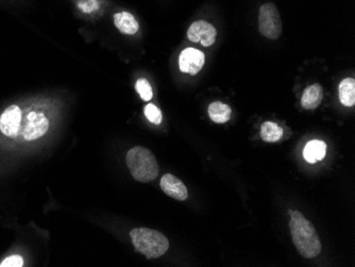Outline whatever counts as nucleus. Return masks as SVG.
<instances>
[{"label":"nucleus","instance_id":"39448f33","mask_svg":"<svg viewBox=\"0 0 355 267\" xmlns=\"http://www.w3.org/2000/svg\"><path fill=\"white\" fill-rule=\"evenodd\" d=\"M259 30L269 40H278L282 33V21L278 8L272 3H264L259 13Z\"/></svg>","mask_w":355,"mask_h":267},{"label":"nucleus","instance_id":"dca6fc26","mask_svg":"<svg viewBox=\"0 0 355 267\" xmlns=\"http://www.w3.org/2000/svg\"><path fill=\"white\" fill-rule=\"evenodd\" d=\"M135 89H137V93L139 94V96L144 101H149L153 98V89H151L150 83L145 78H141L137 81Z\"/></svg>","mask_w":355,"mask_h":267},{"label":"nucleus","instance_id":"4468645a","mask_svg":"<svg viewBox=\"0 0 355 267\" xmlns=\"http://www.w3.org/2000/svg\"><path fill=\"white\" fill-rule=\"evenodd\" d=\"M231 107L225 103L216 101L209 105V119H212L216 123H225L230 121L231 119Z\"/></svg>","mask_w":355,"mask_h":267},{"label":"nucleus","instance_id":"f03ea898","mask_svg":"<svg viewBox=\"0 0 355 267\" xmlns=\"http://www.w3.org/2000/svg\"><path fill=\"white\" fill-rule=\"evenodd\" d=\"M127 165L133 178L139 182H150L159 175V164L155 155L143 146H135L128 151Z\"/></svg>","mask_w":355,"mask_h":267},{"label":"nucleus","instance_id":"6e6552de","mask_svg":"<svg viewBox=\"0 0 355 267\" xmlns=\"http://www.w3.org/2000/svg\"><path fill=\"white\" fill-rule=\"evenodd\" d=\"M205 53L198 49H184L179 57V69L182 73L189 75H197L205 67Z\"/></svg>","mask_w":355,"mask_h":267},{"label":"nucleus","instance_id":"2eb2a0df","mask_svg":"<svg viewBox=\"0 0 355 267\" xmlns=\"http://www.w3.org/2000/svg\"><path fill=\"white\" fill-rule=\"evenodd\" d=\"M283 137V129L273 121H265L261 128V137L267 143H276Z\"/></svg>","mask_w":355,"mask_h":267},{"label":"nucleus","instance_id":"ddd939ff","mask_svg":"<svg viewBox=\"0 0 355 267\" xmlns=\"http://www.w3.org/2000/svg\"><path fill=\"white\" fill-rule=\"evenodd\" d=\"M340 101L345 107H353L355 105V80L353 78H346L338 87Z\"/></svg>","mask_w":355,"mask_h":267},{"label":"nucleus","instance_id":"f8f14e48","mask_svg":"<svg viewBox=\"0 0 355 267\" xmlns=\"http://www.w3.org/2000/svg\"><path fill=\"white\" fill-rule=\"evenodd\" d=\"M327 145L326 143L319 139H313L309 142L303 150V157L310 164L318 162L326 157Z\"/></svg>","mask_w":355,"mask_h":267},{"label":"nucleus","instance_id":"f3484780","mask_svg":"<svg viewBox=\"0 0 355 267\" xmlns=\"http://www.w3.org/2000/svg\"><path fill=\"white\" fill-rule=\"evenodd\" d=\"M144 112H145V117H147V119H148L150 123H155V125H159V123H162V112H161V110H159L157 105H153V103H148V105L145 107V109H144Z\"/></svg>","mask_w":355,"mask_h":267},{"label":"nucleus","instance_id":"0eeeda50","mask_svg":"<svg viewBox=\"0 0 355 267\" xmlns=\"http://www.w3.org/2000/svg\"><path fill=\"white\" fill-rule=\"evenodd\" d=\"M216 28L205 21H197L191 24L187 30V37L193 43L200 42L201 45L209 47L216 41Z\"/></svg>","mask_w":355,"mask_h":267},{"label":"nucleus","instance_id":"a211bd4d","mask_svg":"<svg viewBox=\"0 0 355 267\" xmlns=\"http://www.w3.org/2000/svg\"><path fill=\"white\" fill-rule=\"evenodd\" d=\"M25 265V260L21 255H11L6 257L1 262L0 267H23Z\"/></svg>","mask_w":355,"mask_h":267},{"label":"nucleus","instance_id":"423d86ee","mask_svg":"<svg viewBox=\"0 0 355 267\" xmlns=\"http://www.w3.org/2000/svg\"><path fill=\"white\" fill-rule=\"evenodd\" d=\"M23 109L19 105H11L0 114V133L7 139H16L19 135Z\"/></svg>","mask_w":355,"mask_h":267},{"label":"nucleus","instance_id":"1a4fd4ad","mask_svg":"<svg viewBox=\"0 0 355 267\" xmlns=\"http://www.w3.org/2000/svg\"><path fill=\"white\" fill-rule=\"evenodd\" d=\"M159 185L165 194L175 200L184 201L189 197V191L184 183L173 175H164L159 181Z\"/></svg>","mask_w":355,"mask_h":267},{"label":"nucleus","instance_id":"f257e3e1","mask_svg":"<svg viewBox=\"0 0 355 267\" xmlns=\"http://www.w3.org/2000/svg\"><path fill=\"white\" fill-rule=\"evenodd\" d=\"M289 229L293 242L301 256L306 259L315 258L321 252V243L316 229L312 223L298 211H293Z\"/></svg>","mask_w":355,"mask_h":267},{"label":"nucleus","instance_id":"20e7f679","mask_svg":"<svg viewBox=\"0 0 355 267\" xmlns=\"http://www.w3.org/2000/svg\"><path fill=\"white\" fill-rule=\"evenodd\" d=\"M49 125H51L49 119L41 110L35 109V107H28L26 111L23 110L19 135L14 141L25 143L35 142L47 133Z\"/></svg>","mask_w":355,"mask_h":267},{"label":"nucleus","instance_id":"9b49d317","mask_svg":"<svg viewBox=\"0 0 355 267\" xmlns=\"http://www.w3.org/2000/svg\"><path fill=\"white\" fill-rule=\"evenodd\" d=\"M113 19H114L115 27L123 35H133L139 31V23L129 12H119L115 14Z\"/></svg>","mask_w":355,"mask_h":267},{"label":"nucleus","instance_id":"9d476101","mask_svg":"<svg viewBox=\"0 0 355 267\" xmlns=\"http://www.w3.org/2000/svg\"><path fill=\"white\" fill-rule=\"evenodd\" d=\"M324 101V89L318 83L310 85L303 92L301 98V105L305 110H315Z\"/></svg>","mask_w":355,"mask_h":267},{"label":"nucleus","instance_id":"7ed1b4c3","mask_svg":"<svg viewBox=\"0 0 355 267\" xmlns=\"http://www.w3.org/2000/svg\"><path fill=\"white\" fill-rule=\"evenodd\" d=\"M131 240L135 250L147 259H157L166 254L169 241L163 233L148 228L133 229L130 232Z\"/></svg>","mask_w":355,"mask_h":267}]
</instances>
